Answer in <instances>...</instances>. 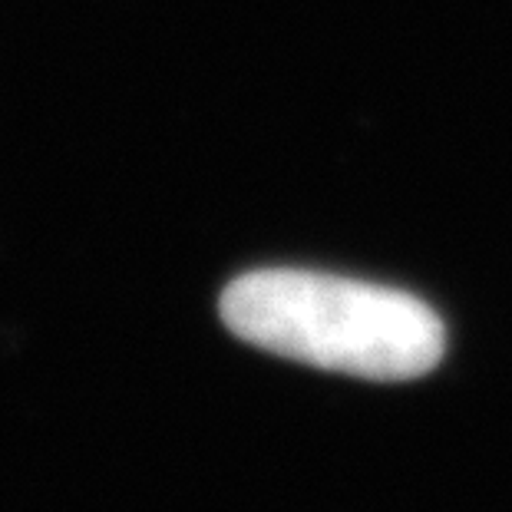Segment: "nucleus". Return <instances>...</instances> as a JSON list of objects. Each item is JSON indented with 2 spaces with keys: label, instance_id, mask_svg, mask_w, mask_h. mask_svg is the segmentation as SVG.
<instances>
[{
  "label": "nucleus",
  "instance_id": "nucleus-1",
  "mask_svg": "<svg viewBox=\"0 0 512 512\" xmlns=\"http://www.w3.org/2000/svg\"><path fill=\"white\" fill-rule=\"evenodd\" d=\"M219 311L228 331L261 351L384 384L430 374L446 351L430 304L324 271H248L222 291Z\"/></svg>",
  "mask_w": 512,
  "mask_h": 512
}]
</instances>
